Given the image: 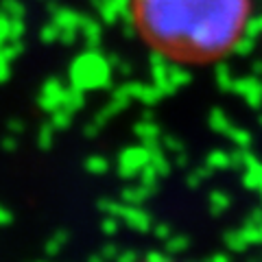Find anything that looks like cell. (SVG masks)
<instances>
[{"label": "cell", "mask_w": 262, "mask_h": 262, "mask_svg": "<svg viewBox=\"0 0 262 262\" xmlns=\"http://www.w3.org/2000/svg\"><path fill=\"white\" fill-rule=\"evenodd\" d=\"M249 0H131L142 42L177 63H212L241 44Z\"/></svg>", "instance_id": "1"}]
</instances>
